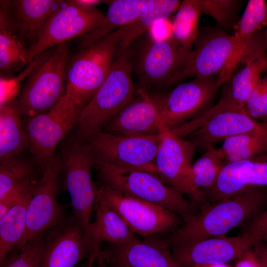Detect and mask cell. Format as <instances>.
I'll return each instance as SVG.
<instances>
[{
  "mask_svg": "<svg viewBox=\"0 0 267 267\" xmlns=\"http://www.w3.org/2000/svg\"><path fill=\"white\" fill-rule=\"evenodd\" d=\"M201 12L214 18L221 26H229L234 21L240 0H198Z\"/></svg>",
  "mask_w": 267,
  "mask_h": 267,
  "instance_id": "obj_36",
  "label": "cell"
},
{
  "mask_svg": "<svg viewBox=\"0 0 267 267\" xmlns=\"http://www.w3.org/2000/svg\"><path fill=\"white\" fill-rule=\"evenodd\" d=\"M63 1L11 0L15 26L24 42H30L31 45L38 41L50 14Z\"/></svg>",
  "mask_w": 267,
  "mask_h": 267,
  "instance_id": "obj_23",
  "label": "cell"
},
{
  "mask_svg": "<svg viewBox=\"0 0 267 267\" xmlns=\"http://www.w3.org/2000/svg\"><path fill=\"white\" fill-rule=\"evenodd\" d=\"M92 267H110L106 262L104 259H95Z\"/></svg>",
  "mask_w": 267,
  "mask_h": 267,
  "instance_id": "obj_44",
  "label": "cell"
},
{
  "mask_svg": "<svg viewBox=\"0 0 267 267\" xmlns=\"http://www.w3.org/2000/svg\"><path fill=\"white\" fill-rule=\"evenodd\" d=\"M219 149L225 163L253 159L267 153V129L231 137L224 140Z\"/></svg>",
  "mask_w": 267,
  "mask_h": 267,
  "instance_id": "obj_32",
  "label": "cell"
},
{
  "mask_svg": "<svg viewBox=\"0 0 267 267\" xmlns=\"http://www.w3.org/2000/svg\"><path fill=\"white\" fill-rule=\"evenodd\" d=\"M34 170L32 162L19 156L0 163V198L15 185L33 177Z\"/></svg>",
  "mask_w": 267,
  "mask_h": 267,
  "instance_id": "obj_34",
  "label": "cell"
},
{
  "mask_svg": "<svg viewBox=\"0 0 267 267\" xmlns=\"http://www.w3.org/2000/svg\"><path fill=\"white\" fill-rule=\"evenodd\" d=\"M94 164V159L89 145L74 141L66 150L62 163L73 218L85 231L91 222L97 196V186L92 180L91 174Z\"/></svg>",
  "mask_w": 267,
  "mask_h": 267,
  "instance_id": "obj_12",
  "label": "cell"
},
{
  "mask_svg": "<svg viewBox=\"0 0 267 267\" xmlns=\"http://www.w3.org/2000/svg\"><path fill=\"white\" fill-rule=\"evenodd\" d=\"M137 92L138 95L109 122L102 132L128 136L166 133L161 121V102L153 99L143 88Z\"/></svg>",
  "mask_w": 267,
  "mask_h": 267,
  "instance_id": "obj_18",
  "label": "cell"
},
{
  "mask_svg": "<svg viewBox=\"0 0 267 267\" xmlns=\"http://www.w3.org/2000/svg\"><path fill=\"white\" fill-rule=\"evenodd\" d=\"M97 194L135 235L144 238L176 229L181 218L156 204L124 194L100 184Z\"/></svg>",
  "mask_w": 267,
  "mask_h": 267,
  "instance_id": "obj_10",
  "label": "cell"
},
{
  "mask_svg": "<svg viewBox=\"0 0 267 267\" xmlns=\"http://www.w3.org/2000/svg\"><path fill=\"white\" fill-rule=\"evenodd\" d=\"M53 49H48L36 56L29 66L21 73L15 77L0 76V105L8 103L18 89L19 83L25 77L33 73L49 56Z\"/></svg>",
  "mask_w": 267,
  "mask_h": 267,
  "instance_id": "obj_37",
  "label": "cell"
},
{
  "mask_svg": "<svg viewBox=\"0 0 267 267\" xmlns=\"http://www.w3.org/2000/svg\"><path fill=\"white\" fill-rule=\"evenodd\" d=\"M245 232L255 240L267 241V208L255 216L246 225Z\"/></svg>",
  "mask_w": 267,
  "mask_h": 267,
  "instance_id": "obj_40",
  "label": "cell"
},
{
  "mask_svg": "<svg viewBox=\"0 0 267 267\" xmlns=\"http://www.w3.org/2000/svg\"><path fill=\"white\" fill-rule=\"evenodd\" d=\"M252 49L251 46L244 47L233 35L222 30H207L199 34L175 84L189 78H207L220 73V87L231 77L238 63L247 57Z\"/></svg>",
  "mask_w": 267,
  "mask_h": 267,
  "instance_id": "obj_3",
  "label": "cell"
},
{
  "mask_svg": "<svg viewBox=\"0 0 267 267\" xmlns=\"http://www.w3.org/2000/svg\"><path fill=\"white\" fill-rule=\"evenodd\" d=\"M105 16L95 7H83L74 0H64L50 14L38 41L29 47V64L52 47L93 30Z\"/></svg>",
  "mask_w": 267,
  "mask_h": 267,
  "instance_id": "obj_13",
  "label": "cell"
},
{
  "mask_svg": "<svg viewBox=\"0 0 267 267\" xmlns=\"http://www.w3.org/2000/svg\"><path fill=\"white\" fill-rule=\"evenodd\" d=\"M181 2L178 0H150L134 21L106 35L117 43V54L126 50L134 40L157 22L165 20L177 11Z\"/></svg>",
  "mask_w": 267,
  "mask_h": 267,
  "instance_id": "obj_24",
  "label": "cell"
},
{
  "mask_svg": "<svg viewBox=\"0 0 267 267\" xmlns=\"http://www.w3.org/2000/svg\"><path fill=\"white\" fill-rule=\"evenodd\" d=\"M164 134L128 136L101 132L86 143L95 163H106L157 175L155 158Z\"/></svg>",
  "mask_w": 267,
  "mask_h": 267,
  "instance_id": "obj_8",
  "label": "cell"
},
{
  "mask_svg": "<svg viewBox=\"0 0 267 267\" xmlns=\"http://www.w3.org/2000/svg\"><path fill=\"white\" fill-rule=\"evenodd\" d=\"M34 183L33 177L27 178L14 186L0 198V218L17 204Z\"/></svg>",
  "mask_w": 267,
  "mask_h": 267,
  "instance_id": "obj_39",
  "label": "cell"
},
{
  "mask_svg": "<svg viewBox=\"0 0 267 267\" xmlns=\"http://www.w3.org/2000/svg\"><path fill=\"white\" fill-rule=\"evenodd\" d=\"M219 76L196 78L177 86L161 102V117L166 133L211 108L218 88Z\"/></svg>",
  "mask_w": 267,
  "mask_h": 267,
  "instance_id": "obj_14",
  "label": "cell"
},
{
  "mask_svg": "<svg viewBox=\"0 0 267 267\" xmlns=\"http://www.w3.org/2000/svg\"><path fill=\"white\" fill-rule=\"evenodd\" d=\"M150 0H115L107 1L108 8L102 23L81 37L78 47H88L110 33L134 21L142 12Z\"/></svg>",
  "mask_w": 267,
  "mask_h": 267,
  "instance_id": "obj_26",
  "label": "cell"
},
{
  "mask_svg": "<svg viewBox=\"0 0 267 267\" xmlns=\"http://www.w3.org/2000/svg\"><path fill=\"white\" fill-rule=\"evenodd\" d=\"M195 267H233L228 265L226 263H219V264H210L200 265L195 266Z\"/></svg>",
  "mask_w": 267,
  "mask_h": 267,
  "instance_id": "obj_45",
  "label": "cell"
},
{
  "mask_svg": "<svg viewBox=\"0 0 267 267\" xmlns=\"http://www.w3.org/2000/svg\"><path fill=\"white\" fill-rule=\"evenodd\" d=\"M45 232L36 236L19 250L10 253L0 267H41Z\"/></svg>",
  "mask_w": 267,
  "mask_h": 267,
  "instance_id": "obj_35",
  "label": "cell"
},
{
  "mask_svg": "<svg viewBox=\"0 0 267 267\" xmlns=\"http://www.w3.org/2000/svg\"><path fill=\"white\" fill-rule=\"evenodd\" d=\"M78 4L85 7L92 8L104 1L100 0H74Z\"/></svg>",
  "mask_w": 267,
  "mask_h": 267,
  "instance_id": "obj_43",
  "label": "cell"
},
{
  "mask_svg": "<svg viewBox=\"0 0 267 267\" xmlns=\"http://www.w3.org/2000/svg\"><path fill=\"white\" fill-rule=\"evenodd\" d=\"M171 40L151 38L139 55L137 70L141 88L174 85L186 57Z\"/></svg>",
  "mask_w": 267,
  "mask_h": 267,
  "instance_id": "obj_15",
  "label": "cell"
},
{
  "mask_svg": "<svg viewBox=\"0 0 267 267\" xmlns=\"http://www.w3.org/2000/svg\"><path fill=\"white\" fill-rule=\"evenodd\" d=\"M243 108L254 119L267 118V75L261 78Z\"/></svg>",
  "mask_w": 267,
  "mask_h": 267,
  "instance_id": "obj_38",
  "label": "cell"
},
{
  "mask_svg": "<svg viewBox=\"0 0 267 267\" xmlns=\"http://www.w3.org/2000/svg\"><path fill=\"white\" fill-rule=\"evenodd\" d=\"M82 109L66 93L49 111L27 119L23 128L28 148L41 169L53 156L58 143L76 124Z\"/></svg>",
  "mask_w": 267,
  "mask_h": 267,
  "instance_id": "obj_9",
  "label": "cell"
},
{
  "mask_svg": "<svg viewBox=\"0 0 267 267\" xmlns=\"http://www.w3.org/2000/svg\"></svg>",
  "mask_w": 267,
  "mask_h": 267,
  "instance_id": "obj_48",
  "label": "cell"
},
{
  "mask_svg": "<svg viewBox=\"0 0 267 267\" xmlns=\"http://www.w3.org/2000/svg\"><path fill=\"white\" fill-rule=\"evenodd\" d=\"M91 257L85 230L74 218L46 231L41 267H74Z\"/></svg>",
  "mask_w": 267,
  "mask_h": 267,
  "instance_id": "obj_16",
  "label": "cell"
},
{
  "mask_svg": "<svg viewBox=\"0 0 267 267\" xmlns=\"http://www.w3.org/2000/svg\"><path fill=\"white\" fill-rule=\"evenodd\" d=\"M255 240L243 232L234 237L210 238L187 245L172 248L173 258L178 267H195L235 261L252 248Z\"/></svg>",
  "mask_w": 267,
  "mask_h": 267,
  "instance_id": "obj_17",
  "label": "cell"
},
{
  "mask_svg": "<svg viewBox=\"0 0 267 267\" xmlns=\"http://www.w3.org/2000/svg\"><path fill=\"white\" fill-rule=\"evenodd\" d=\"M233 267H262L253 247L245 251L235 261Z\"/></svg>",
  "mask_w": 267,
  "mask_h": 267,
  "instance_id": "obj_41",
  "label": "cell"
},
{
  "mask_svg": "<svg viewBox=\"0 0 267 267\" xmlns=\"http://www.w3.org/2000/svg\"><path fill=\"white\" fill-rule=\"evenodd\" d=\"M244 65L222 85V95L235 106L243 108L250 95L267 69L264 57H253L243 60Z\"/></svg>",
  "mask_w": 267,
  "mask_h": 267,
  "instance_id": "obj_28",
  "label": "cell"
},
{
  "mask_svg": "<svg viewBox=\"0 0 267 267\" xmlns=\"http://www.w3.org/2000/svg\"><path fill=\"white\" fill-rule=\"evenodd\" d=\"M267 25V3L250 0L237 23L233 36L244 47L251 46L258 30Z\"/></svg>",
  "mask_w": 267,
  "mask_h": 267,
  "instance_id": "obj_33",
  "label": "cell"
},
{
  "mask_svg": "<svg viewBox=\"0 0 267 267\" xmlns=\"http://www.w3.org/2000/svg\"><path fill=\"white\" fill-rule=\"evenodd\" d=\"M62 169L61 161L54 155L41 169V178L35 183L28 205L25 233L15 251L64 220L57 199Z\"/></svg>",
  "mask_w": 267,
  "mask_h": 267,
  "instance_id": "obj_11",
  "label": "cell"
},
{
  "mask_svg": "<svg viewBox=\"0 0 267 267\" xmlns=\"http://www.w3.org/2000/svg\"><path fill=\"white\" fill-rule=\"evenodd\" d=\"M0 69L9 71L26 64L29 48L20 36L13 19L11 0L0 1Z\"/></svg>",
  "mask_w": 267,
  "mask_h": 267,
  "instance_id": "obj_25",
  "label": "cell"
},
{
  "mask_svg": "<svg viewBox=\"0 0 267 267\" xmlns=\"http://www.w3.org/2000/svg\"><path fill=\"white\" fill-rule=\"evenodd\" d=\"M195 150L188 140L165 133L155 158L158 176L166 185L179 192Z\"/></svg>",
  "mask_w": 267,
  "mask_h": 267,
  "instance_id": "obj_21",
  "label": "cell"
},
{
  "mask_svg": "<svg viewBox=\"0 0 267 267\" xmlns=\"http://www.w3.org/2000/svg\"><path fill=\"white\" fill-rule=\"evenodd\" d=\"M102 252L110 267H178L167 242L154 236L122 244L109 243Z\"/></svg>",
  "mask_w": 267,
  "mask_h": 267,
  "instance_id": "obj_19",
  "label": "cell"
},
{
  "mask_svg": "<svg viewBox=\"0 0 267 267\" xmlns=\"http://www.w3.org/2000/svg\"><path fill=\"white\" fill-rule=\"evenodd\" d=\"M69 53L68 42L56 45L49 56L30 75L16 103L20 115L29 118L45 113L66 94Z\"/></svg>",
  "mask_w": 267,
  "mask_h": 267,
  "instance_id": "obj_6",
  "label": "cell"
},
{
  "mask_svg": "<svg viewBox=\"0 0 267 267\" xmlns=\"http://www.w3.org/2000/svg\"><path fill=\"white\" fill-rule=\"evenodd\" d=\"M225 164L219 148L207 150L188 171L179 192L189 195L196 202L203 200L202 191L210 188L215 183Z\"/></svg>",
  "mask_w": 267,
  "mask_h": 267,
  "instance_id": "obj_27",
  "label": "cell"
},
{
  "mask_svg": "<svg viewBox=\"0 0 267 267\" xmlns=\"http://www.w3.org/2000/svg\"><path fill=\"white\" fill-rule=\"evenodd\" d=\"M267 208V186L250 187L204 207L175 229L166 241L174 248L225 236L232 229L247 224Z\"/></svg>",
  "mask_w": 267,
  "mask_h": 267,
  "instance_id": "obj_1",
  "label": "cell"
},
{
  "mask_svg": "<svg viewBox=\"0 0 267 267\" xmlns=\"http://www.w3.org/2000/svg\"><path fill=\"white\" fill-rule=\"evenodd\" d=\"M266 129L267 124L258 123L243 108L235 106L222 95L216 105L179 128L184 136L191 134L188 140L195 150L204 152L231 137Z\"/></svg>",
  "mask_w": 267,
  "mask_h": 267,
  "instance_id": "obj_5",
  "label": "cell"
},
{
  "mask_svg": "<svg viewBox=\"0 0 267 267\" xmlns=\"http://www.w3.org/2000/svg\"><path fill=\"white\" fill-rule=\"evenodd\" d=\"M93 264V262L91 261H89L87 262L86 267H92Z\"/></svg>",
  "mask_w": 267,
  "mask_h": 267,
  "instance_id": "obj_47",
  "label": "cell"
},
{
  "mask_svg": "<svg viewBox=\"0 0 267 267\" xmlns=\"http://www.w3.org/2000/svg\"><path fill=\"white\" fill-rule=\"evenodd\" d=\"M263 186H267V161L244 160L225 163L215 184L202 193L213 203L250 187Z\"/></svg>",
  "mask_w": 267,
  "mask_h": 267,
  "instance_id": "obj_20",
  "label": "cell"
},
{
  "mask_svg": "<svg viewBox=\"0 0 267 267\" xmlns=\"http://www.w3.org/2000/svg\"><path fill=\"white\" fill-rule=\"evenodd\" d=\"M117 51V43L106 36L72 58L66 69V93L83 109L105 80Z\"/></svg>",
  "mask_w": 267,
  "mask_h": 267,
  "instance_id": "obj_7",
  "label": "cell"
},
{
  "mask_svg": "<svg viewBox=\"0 0 267 267\" xmlns=\"http://www.w3.org/2000/svg\"><path fill=\"white\" fill-rule=\"evenodd\" d=\"M17 103L0 107V163L19 154L29 147L28 141L20 122Z\"/></svg>",
  "mask_w": 267,
  "mask_h": 267,
  "instance_id": "obj_29",
  "label": "cell"
},
{
  "mask_svg": "<svg viewBox=\"0 0 267 267\" xmlns=\"http://www.w3.org/2000/svg\"><path fill=\"white\" fill-rule=\"evenodd\" d=\"M201 10L198 0H185L177 10L171 26V40L187 54L199 35Z\"/></svg>",
  "mask_w": 267,
  "mask_h": 267,
  "instance_id": "obj_31",
  "label": "cell"
},
{
  "mask_svg": "<svg viewBox=\"0 0 267 267\" xmlns=\"http://www.w3.org/2000/svg\"><path fill=\"white\" fill-rule=\"evenodd\" d=\"M98 192V191H97ZM94 221L85 231L91 257L104 258L101 244L103 242L118 244L137 238L112 208L98 195L94 206Z\"/></svg>",
  "mask_w": 267,
  "mask_h": 267,
  "instance_id": "obj_22",
  "label": "cell"
},
{
  "mask_svg": "<svg viewBox=\"0 0 267 267\" xmlns=\"http://www.w3.org/2000/svg\"><path fill=\"white\" fill-rule=\"evenodd\" d=\"M133 64L126 49L117 54L98 90L82 109L76 123L74 141L86 143L105 126L135 96L131 74Z\"/></svg>",
  "mask_w": 267,
  "mask_h": 267,
  "instance_id": "obj_2",
  "label": "cell"
},
{
  "mask_svg": "<svg viewBox=\"0 0 267 267\" xmlns=\"http://www.w3.org/2000/svg\"><path fill=\"white\" fill-rule=\"evenodd\" d=\"M264 39V44H265V59L267 63V25L266 26V29L265 32Z\"/></svg>",
  "mask_w": 267,
  "mask_h": 267,
  "instance_id": "obj_46",
  "label": "cell"
},
{
  "mask_svg": "<svg viewBox=\"0 0 267 267\" xmlns=\"http://www.w3.org/2000/svg\"><path fill=\"white\" fill-rule=\"evenodd\" d=\"M101 184L124 194L168 209L185 222L195 213L182 194L156 175L106 163H95Z\"/></svg>",
  "mask_w": 267,
  "mask_h": 267,
  "instance_id": "obj_4",
  "label": "cell"
},
{
  "mask_svg": "<svg viewBox=\"0 0 267 267\" xmlns=\"http://www.w3.org/2000/svg\"><path fill=\"white\" fill-rule=\"evenodd\" d=\"M253 248L262 267H267V241L261 240L254 244Z\"/></svg>",
  "mask_w": 267,
  "mask_h": 267,
  "instance_id": "obj_42",
  "label": "cell"
},
{
  "mask_svg": "<svg viewBox=\"0 0 267 267\" xmlns=\"http://www.w3.org/2000/svg\"><path fill=\"white\" fill-rule=\"evenodd\" d=\"M34 185L17 204L0 218V265L16 251L23 237Z\"/></svg>",
  "mask_w": 267,
  "mask_h": 267,
  "instance_id": "obj_30",
  "label": "cell"
}]
</instances>
